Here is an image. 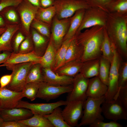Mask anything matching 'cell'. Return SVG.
Listing matches in <instances>:
<instances>
[{"mask_svg": "<svg viewBox=\"0 0 127 127\" xmlns=\"http://www.w3.org/2000/svg\"><path fill=\"white\" fill-rule=\"evenodd\" d=\"M105 29V26H96L75 35L77 42L83 50L82 62L99 59L102 56L101 49Z\"/></svg>", "mask_w": 127, "mask_h": 127, "instance_id": "1", "label": "cell"}, {"mask_svg": "<svg viewBox=\"0 0 127 127\" xmlns=\"http://www.w3.org/2000/svg\"><path fill=\"white\" fill-rule=\"evenodd\" d=\"M107 33L121 57H127V14L108 13L105 26Z\"/></svg>", "mask_w": 127, "mask_h": 127, "instance_id": "2", "label": "cell"}, {"mask_svg": "<svg viewBox=\"0 0 127 127\" xmlns=\"http://www.w3.org/2000/svg\"><path fill=\"white\" fill-rule=\"evenodd\" d=\"M105 98V96L98 98L87 97L84 102V110L81 122L77 127L89 126L97 121H103L101 105Z\"/></svg>", "mask_w": 127, "mask_h": 127, "instance_id": "3", "label": "cell"}, {"mask_svg": "<svg viewBox=\"0 0 127 127\" xmlns=\"http://www.w3.org/2000/svg\"><path fill=\"white\" fill-rule=\"evenodd\" d=\"M36 63L29 62L17 64L6 66L7 69L12 71V77L6 87L12 90L21 92L26 84L28 71L32 66Z\"/></svg>", "mask_w": 127, "mask_h": 127, "instance_id": "4", "label": "cell"}, {"mask_svg": "<svg viewBox=\"0 0 127 127\" xmlns=\"http://www.w3.org/2000/svg\"><path fill=\"white\" fill-rule=\"evenodd\" d=\"M53 6L55 16L59 19L70 17L77 11L91 7L85 0H55Z\"/></svg>", "mask_w": 127, "mask_h": 127, "instance_id": "5", "label": "cell"}, {"mask_svg": "<svg viewBox=\"0 0 127 127\" xmlns=\"http://www.w3.org/2000/svg\"><path fill=\"white\" fill-rule=\"evenodd\" d=\"M16 8L20 20L19 30L25 36L30 34L31 24L38 8L27 0H22Z\"/></svg>", "mask_w": 127, "mask_h": 127, "instance_id": "6", "label": "cell"}, {"mask_svg": "<svg viewBox=\"0 0 127 127\" xmlns=\"http://www.w3.org/2000/svg\"><path fill=\"white\" fill-rule=\"evenodd\" d=\"M108 13L101 8L95 7H91L85 9L81 23L76 34L84 29L94 26H105Z\"/></svg>", "mask_w": 127, "mask_h": 127, "instance_id": "7", "label": "cell"}, {"mask_svg": "<svg viewBox=\"0 0 127 127\" xmlns=\"http://www.w3.org/2000/svg\"><path fill=\"white\" fill-rule=\"evenodd\" d=\"M122 59L115 49L111 62L109 75L107 91L105 100L110 101L115 98L118 90V81L119 69Z\"/></svg>", "mask_w": 127, "mask_h": 127, "instance_id": "8", "label": "cell"}, {"mask_svg": "<svg viewBox=\"0 0 127 127\" xmlns=\"http://www.w3.org/2000/svg\"><path fill=\"white\" fill-rule=\"evenodd\" d=\"M101 106L102 113L107 119L116 121L127 119V110L117 98L110 100H105Z\"/></svg>", "mask_w": 127, "mask_h": 127, "instance_id": "9", "label": "cell"}, {"mask_svg": "<svg viewBox=\"0 0 127 127\" xmlns=\"http://www.w3.org/2000/svg\"><path fill=\"white\" fill-rule=\"evenodd\" d=\"M71 20V17L59 19L55 15L53 19L51 26V36L56 50L63 42L70 26Z\"/></svg>", "mask_w": 127, "mask_h": 127, "instance_id": "10", "label": "cell"}, {"mask_svg": "<svg viewBox=\"0 0 127 127\" xmlns=\"http://www.w3.org/2000/svg\"><path fill=\"white\" fill-rule=\"evenodd\" d=\"M84 101H67L62 113L65 121L70 127L77 126L78 121L83 115Z\"/></svg>", "mask_w": 127, "mask_h": 127, "instance_id": "11", "label": "cell"}, {"mask_svg": "<svg viewBox=\"0 0 127 127\" xmlns=\"http://www.w3.org/2000/svg\"><path fill=\"white\" fill-rule=\"evenodd\" d=\"M72 88V85L58 86L42 82L40 83L36 98L49 101L57 98L62 94L70 92Z\"/></svg>", "mask_w": 127, "mask_h": 127, "instance_id": "12", "label": "cell"}, {"mask_svg": "<svg viewBox=\"0 0 127 127\" xmlns=\"http://www.w3.org/2000/svg\"><path fill=\"white\" fill-rule=\"evenodd\" d=\"M67 103L66 100H60L51 103H31L21 100L16 107L26 108L30 110L33 114L44 116L51 113L57 107L65 105Z\"/></svg>", "mask_w": 127, "mask_h": 127, "instance_id": "13", "label": "cell"}, {"mask_svg": "<svg viewBox=\"0 0 127 127\" xmlns=\"http://www.w3.org/2000/svg\"><path fill=\"white\" fill-rule=\"evenodd\" d=\"M89 79L79 73L74 77L73 88L66 100L67 102L85 101L87 97L86 92Z\"/></svg>", "mask_w": 127, "mask_h": 127, "instance_id": "14", "label": "cell"}, {"mask_svg": "<svg viewBox=\"0 0 127 127\" xmlns=\"http://www.w3.org/2000/svg\"><path fill=\"white\" fill-rule=\"evenodd\" d=\"M23 97L22 91H12L6 87L0 88V103L1 109L16 107L19 101Z\"/></svg>", "mask_w": 127, "mask_h": 127, "instance_id": "15", "label": "cell"}, {"mask_svg": "<svg viewBox=\"0 0 127 127\" xmlns=\"http://www.w3.org/2000/svg\"><path fill=\"white\" fill-rule=\"evenodd\" d=\"M33 114L30 110L22 107H15L6 109H1L0 117L4 122L19 121L28 119Z\"/></svg>", "mask_w": 127, "mask_h": 127, "instance_id": "16", "label": "cell"}, {"mask_svg": "<svg viewBox=\"0 0 127 127\" xmlns=\"http://www.w3.org/2000/svg\"><path fill=\"white\" fill-rule=\"evenodd\" d=\"M41 56H39L34 50L27 53L11 52L8 59L2 64L3 67L12 65L32 62L40 64Z\"/></svg>", "mask_w": 127, "mask_h": 127, "instance_id": "17", "label": "cell"}, {"mask_svg": "<svg viewBox=\"0 0 127 127\" xmlns=\"http://www.w3.org/2000/svg\"><path fill=\"white\" fill-rule=\"evenodd\" d=\"M44 82L56 85L67 86L72 85L74 77L56 73L52 69L43 68Z\"/></svg>", "mask_w": 127, "mask_h": 127, "instance_id": "18", "label": "cell"}, {"mask_svg": "<svg viewBox=\"0 0 127 127\" xmlns=\"http://www.w3.org/2000/svg\"><path fill=\"white\" fill-rule=\"evenodd\" d=\"M107 86L101 80L98 76L89 79L86 92L87 97L98 98L105 96Z\"/></svg>", "mask_w": 127, "mask_h": 127, "instance_id": "19", "label": "cell"}, {"mask_svg": "<svg viewBox=\"0 0 127 127\" xmlns=\"http://www.w3.org/2000/svg\"><path fill=\"white\" fill-rule=\"evenodd\" d=\"M6 30L0 36V52L2 51L11 52L13 51L12 45V38L20 29V24H7Z\"/></svg>", "mask_w": 127, "mask_h": 127, "instance_id": "20", "label": "cell"}, {"mask_svg": "<svg viewBox=\"0 0 127 127\" xmlns=\"http://www.w3.org/2000/svg\"><path fill=\"white\" fill-rule=\"evenodd\" d=\"M30 30L34 50L39 56H42L47 48L50 38L42 35L32 28H30Z\"/></svg>", "mask_w": 127, "mask_h": 127, "instance_id": "21", "label": "cell"}, {"mask_svg": "<svg viewBox=\"0 0 127 127\" xmlns=\"http://www.w3.org/2000/svg\"><path fill=\"white\" fill-rule=\"evenodd\" d=\"M83 64V62L81 60L71 61L65 64L54 72L59 75L74 77L80 73Z\"/></svg>", "mask_w": 127, "mask_h": 127, "instance_id": "22", "label": "cell"}, {"mask_svg": "<svg viewBox=\"0 0 127 127\" xmlns=\"http://www.w3.org/2000/svg\"><path fill=\"white\" fill-rule=\"evenodd\" d=\"M56 51L51 35L47 48L41 57L40 64L43 68L52 70Z\"/></svg>", "mask_w": 127, "mask_h": 127, "instance_id": "23", "label": "cell"}, {"mask_svg": "<svg viewBox=\"0 0 127 127\" xmlns=\"http://www.w3.org/2000/svg\"><path fill=\"white\" fill-rule=\"evenodd\" d=\"M83 54V49L77 44L75 36L67 49L62 66L71 61L77 60L81 61Z\"/></svg>", "mask_w": 127, "mask_h": 127, "instance_id": "24", "label": "cell"}, {"mask_svg": "<svg viewBox=\"0 0 127 127\" xmlns=\"http://www.w3.org/2000/svg\"><path fill=\"white\" fill-rule=\"evenodd\" d=\"M85 9H82L77 11L71 17L70 26L64 36L63 41L71 38L75 35L82 21Z\"/></svg>", "mask_w": 127, "mask_h": 127, "instance_id": "25", "label": "cell"}, {"mask_svg": "<svg viewBox=\"0 0 127 127\" xmlns=\"http://www.w3.org/2000/svg\"><path fill=\"white\" fill-rule=\"evenodd\" d=\"M99 64L100 58L84 62L79 73L85 78L88 79L98 76Z\"/></svg>", "mask_w": 127, "mask_h": 127, "instance_id": "26", "label": "cell"}, {"mask_svg": "<svg viewBox=\"0 0 127 127\" xmlns=\"http://www.w3.org/2000/svg\"><path fill=\"white\" fill-rule=\"evenodd\" d=\"M18 121L28 127H54L45 117L38 114H33L29 118Z\"/></svg>", "mask_w": 127, "mask_h": 127, "instance_id": "27", "label": "cell"}, {"mask_svg": "<svg viewBox=\"0 0 127 127\" xmlns=\"http://www.w3.org/2000/svg\"><path fill=\"white\" fill-rule=\"evenodd\" d=\"M74 36L64 41L61 46L56 51L52 69L54 71L62 65L67 49Z\"/></svg>", "mask_w": 127, "mask_h": 127, "instance_id": "28", "label": "cell"}, {"mask_svg": "<svg viewBox=\"0 0 127 127\" xmlns=\"http://www.w3.org/2000/svg\"><path fill=\"white\" fill-rule=\"evenodd\" d=\"M60 107L55 108L49 114L43 116L46 118L54 127H70L65 121Z\"/></svg>", "mask_w": 127, "mask_h": 127, "instance_id": "29", "label": "cell"}, {"mask_svg": "<svg viewBox=\"0 0 127 127\" xmlns=\"http://www.w3.org/2000/svg\"><path fill=\"white\" fill-rule=\"evenodd\" d=\"M56 14L55 7L52 6L45 8H38L35 18L51 26Z\"/></svg>", "mask_w": 127, "mask_h": 127, "instance_id": "30", "label": "cell"}, {"mask_svg": "<svg viewBox=\"0 0 127 127\" xmlns=\"http://www.w3.org/2000/svg\"><path fill=\"white\" fill-rule=\"evenodd\" d=\"M42 69V67L40 63L33 65L28 73L26 79V83L44 82Z\"/></svg>", "mask_w": 127, "mask_h": 127, "instance_id": "31", "label": "cell"}, {"mask_svg": "<svg viewBox=\"0 0 127 127\" xmlns=\"http://www.w3.org/2000/svg\"><path fill=\"white\" fill-rule=\"evenodd\" d=\"M16 7L14 6H8L0 12L6 24H20L19 17Z\"/></svg>", "mask_w": 127, "mask_h": 127, "instance_id": "32", "label": "cell"}, {"mask_svg": "<svg viewBox=\"0 0 127 127\" xmlns=\"http://www.w3.org/2000/svg\"><path fill=\"white\" fill-rule=\"evenodd\" d=\"M115 49L111 42L105 29L104 38L101 49L102 56L111 62L113 56L114 52Z\"/></svg>", "mask_w": 127, "mask_h": 127, "instance_id": "33", "label": "cell"}, {"mask_svg": "<svg viewBox=\"0 0 127 127\" xmlns=\"http://www.w3.org/2000/svg\"><path fill=\"white\" fill-rule=\"evenodd\" d=\"M111 62L102 55L100 58L98 76L104 84L107 86Z\"/></svg>", "mask_w": 127, "mask_h": 127, "instance_id": "34", "label": "cell"}, {"mask_svg": "<svg viewBox=\"0 0 127 127\" xmlns=\"http://www.w3.org/2000/svg\"><path fill=\"white\" fill-rule=\"evenodd\" d=\"M108 13L127 14V0H113L108 5Z\"/></svg>", "mask_w": 127, "mask_h": 127, "instance_id": "35", "label": "cell"}, {"mask_svg": "<svg viewBox=\"0 0 127 127\" xmlns=\"http://www.w3.org/2000/svg\"><path fill=\"white\" fill-rule=\"evenodd\" d=\"M30 28H32L42 35L50 38L51 35V26L34 18L32 21Z\"/></svg>", "mask_w": 127, "mask_h": 127, "instance_id": "36", "label": "cell"}, {"mask_svg": "<svg viewBox=\"0 0 127 127\" xmlns=\"http://www.w3.org/2000/svg\"><path fill=\"white\" fill-rule=\"evenodd\" d=\"M40 83H29L25 85L22 91L24 97H25L31 101L36 98Z\"/></svg>", "mask_w": 127, "mask_h": 127, "instance_id": "37", "label": "cell"}, {"mask_svg": "<svg viewBox=\"0 0 127 127\" xmlns=\"http://www.w3.org/2000/svg\"><path fill=\"white\" fill-rule=\"evenodd\" d=\"M126 86H127V61H122L119 72L118 91L121 88Z\"/></svg>", "mask_w": 127, "mask_h": 127, "instance_id": "38", "label": "cell"}, {"mask_svg": "<svg viewBox=\"0 0 127 127\" xmlns=\"http://www.w3.org/2000/svg\"><path fill=\"white\" fill-rule=\"evenodd\" d=\"M34 50V47L31 35L25 36L24 40L21 44L18 53H25Z\"/></svg>", "mask_w": 127, "mask_h": 127, "instance_id": "39", "label": "cell"}, {"mask_svg": "<svg viewBox=\"0 0 127 127\" xmlns=\"http://www.w3.org/2000/svg\"><path fill=\"white\" fill-rule=\"evenodd\" d=\"M117 98L127 110V86L121 88L114 99Z\"/></svg>", "mask_w": 127, "mask_h": 127, "instance_id": "40", "label": "cell"}, {"mask_svg": "<svg viewBox=\"0 0 127 127\" xmlns=\"http://www.w3.org/2000/svg\"><path fill=\"white\" fill-rule=\"evenodd\" d=\"M86 0L91 7L100 8L108 12L107 10V7L113 0Z\"/></svg>", "mask_w": 127, "mask_h": 127, "instance_id": "41", "label": "cell"}, {"mask_svg": "<svg viewBox=\"0 0 127 127\" xmlns=\"http://www.w3.org/2000/svg\"><path fill=\"white\" fill-rule=\"evenodd\" d=\"M13 42V50L15 53H18L20 46L24 40L25 36L20 30L16 33Z\"/></svg>", "mask_w": 127, "mask_h": 127, "instance_id": "42", "label": "cell"}, {"mask_svg": "<svg viewBox=\"0 0 127 127\" xmlns=\"http://www.w3.org/2000/svg\"><path fill=\"white\" fill-rule=\"evenodd\" d=\"M90 127H122L123 126L116 121H113L108 122L99 121L89 126Z\"/></svg>", "mask_w": 127, "mask_h": 127, "instance_id": "43", "label": "cell"}, {"mask_svg": "<svg viewBox=\"0 0 127 127\" xmlns=\"http://www.w3.org/2000/svg\"><path fill=\"white\" fill-rule=\"evenodd\" d=\"M22 0H2L0 3V12L9 6L16 7Z\"/></svg>", "mask_w": 127, "mask_h": 127, "instance_id": "44", "label": "cell"}, {"mask_svg": "<svg viewBox=\"0 0 127 127\" xmlns=\"http://www.w3.org/2000/svg\"><path fill=\"white\" fill-rule=\"evenodd\" d=\"M1 127H28L26 125L18 121L4 122Z\"/></svg>", "mask_w": 127, "mask_h": 127, "instance_id": "45", "label": "cell"}, {"mask_svg": "<svg viewBox=\"0 0 127 127\" xmlns=\"http://www.w3.org/2000/svg\"><path fill=\"white\" fill-rule=\"evenodd\" d=\"M12 73L2 76L0 79V88H1L7 86L10 82L12 77Z\"/></svg>", "mask_w": 127, "mask_h": 127, "instance_id": "46", "label": "cell"}, {"mask_svg": "<svg viewBox=\"0 0 127 127\" xmlns=\"http://www.w3.org/2000/svg\"><path fill=\"white\" fill-rule=\"evenodd\" d=\"M55 0H40L41 8H45L53 6Z\"/></svg>", "mask_w": 127, "mask_h": 127, "instance_id": "47", "label": "cell"}, {"mask_svg": "<svg viewBox=\"0 0 127 127\" xmlns=\"http://www.w3.org/2000/svg\"><path fill=\"white\" fill-rule=\"evenodd\" d=\"M11 52L8 51H4L0 53V64L4 63L9 58Z\"/></svg>", "mask_w": 127, "mask_h": 127, "instance_id": "48", "label": "cell"}, {"mask_svg": "<svg viewBox=\"0 0 127 127\" xmlns=\"http://www.w3.org/2000/svg\"><path fill=\"white\" fill-rule=\"evenodd\" d=\"M38 8H41L40 0H26Z\"/></svg>", "mask_w": 127, "mask_h": 127, "instance_id": "49", "label": "cell"}, {"mask_svg": "<svg viewBox=\"0 0 127 127\" xmlns=\"http://www.w3.org/2000/svg\"><path fill=\"white\" fill-rule=\"evenodd\" d=\"M6 24L4 19L0 13V28L5 27Z\"/></svg>", "mask_w": 127, "mask_h": 127, "instance_id": "50", "label": "cell"}, {"mask_svg": "<svg viewBox=\"0 0 127 127\" xmlns=\"http://www.w3.org/2000/svg\"><path fill=\"white\" fill-rule=\"evenodd\" d=\"M6 29V27H5L0 28V36L4 32Z\"/></svg>", "mask_w": 127, "mask_h": 127, "instance_id": "51", "label": "cell"}, {"mask_svg": "<svg viewBox=\"0 0 127 127\" xmlns=\"http://www.w3.org/2000/svg\"><path fill=\"white\" fill-rule=\"evenodd\" d=\"M4 122L3 119L0 117V127H1L2 125Z\"/></svg>", "mask_w": 127, "mask_h": 127, "instance_id": "52", "label": "cell"}, {"mask_svg": "<svg viewBox=\"0 0 127 127\" xmlns=\"http://www.w3.org/2000/svg\"><path fill=\"white\" fill-rule=\"evenodd\" d=\"M3 67L2 64L1 65H0V67Z\"/></svg>", "mask_w": 127, "mask_h": 127, "instance_id": "53", "label": "cell"}, {"mask_svg": "<svg viewBox=\"0 0 127 127\" xmlns=\"http://www.w3.org/2000/svg\"><path fill=\"white\" fill-rule=\"evenodd\" d=\"M1 109V108L0 104V113Z\"/></svg>", "mask_w": 127, "mask_h": 127, "instance_id": "54", "label": "cell"}, {"mask_svg": "<svg viewBox=\"0 0 127 127\" xmlns=\"http://www.w3.org/2000/svg\"><path fill=\"white\" fill-rule=\"evenodd\" d=\"M2 0H0V3L1 2Z\"/></svg>", "mask_w": 127, "mask_h": 127, "instance_id": "55", "label": "cell"}, {"mask_svg": "<svg viewBox=\"0 0 127 127\" xmlns=\"http://www.w3.org/2000/svg\"></svg>", "mask_w": 127, "mask_h": 127, "instance_id": "56", "label": "cell"}]
</instances>
